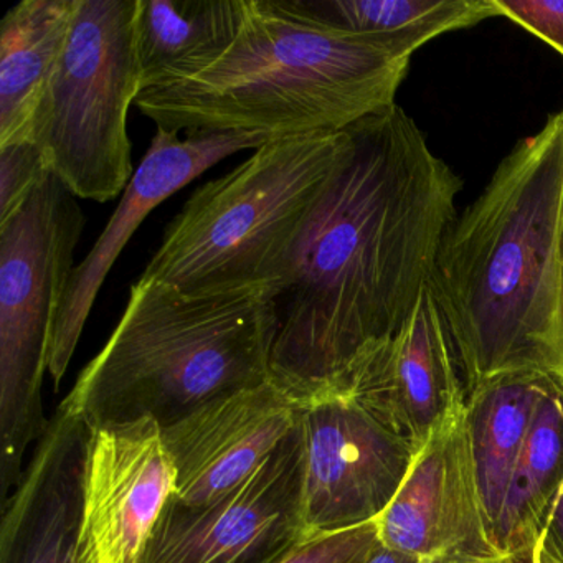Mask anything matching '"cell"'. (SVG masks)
Masks as SVG:
<instances>
[{
	"mask_svg": "<svg viewBox=\"0 0 563 563\" xmlns=\"http://www.w3.org/2000/svg\"><path fill=\"white\" fill-rule=\"evenodd\" d=\"M543 539L550 543V547L563 560V493L560 494L559 500H556L555 507H553Z\"/></svg>",
	"mask_w": 563,
	"mask_h": 563,
	"instance_id": "cell-25",
	"label": "cell"
},
{
	"mask_svg": "<svg viewBox=\"0 0 563 563\" xmlns=\"http://www.w3.org/2000/svg\"><path fill=\"white\" fill-rule=\"evenodd\" d=\"M497 12L563 57V0H494Z\"/></svg>",
	"mask_w": 563,
	"mask_h": 563,
	"instance_id": "cell-23",
	"label": "cell"
},
{
	"mask_svg": "<svg viewBox=\"0 0 563 563\" xmlns=\"http://www.w3.org/2000/svg\"><path fill=\"white\" fill-rule=\"evenodd\" d=\"M301 427L308 536L375 522L397 496L417 448L349 395L302 405Z\"/></svg>",
	"mask_w": 563,
	"mask_h": 563,
	"instance_id": "cell-9",
	"label": "cell"
},
{
	"mask_svg": "<svg viewBox=\"0 0 563 563\" xmlns=\"http://www.w3.org/2000/svg\"><path fill=\"white\" fill-rule=\"evenodd\" d=\"M530 555V553H529ZM529 555L522 556H500V559L494 560H463V559H450L444 563H527Z\"/></svg>",
	"mask_w": 563,
	"mask_h": 563,
	"instance_id": "cell-27",
	"label": "cell"
},
{
	"mask_svg": "<svg viewBox=\"0 0 563 563\" xmlns=\"http://www.w3.org/2000/svg\"><path fill=\"white\" fill-rule=\"evenodd\" d=\"M562 493L563 410L550 377L510 481L500 520V555L522 556L533 552Z\"/></svg>",
	"mask_w": 563,
	"mask_h": 563,
	"instance_id": "cell-20",
	"label": "cell"
},
{
	"mask_svg": "<svg viewBox=\"0 0 563 563\" xmlns=\"http://www.w3.org/2000/svg\"><path fill=\"white\" fill-rule=\"evenodd\" d=\"M85 229L77 197L51 174L0 223V496L18 487L24 456L47 427L42 385L74 256Z\"/></svg>",
	"mask_w": 563,
	"mask_h": 563,
	"instance_id": "cell-7",
	"label": "cell"
},
{
	"mask_svg": "<svg viewBox=\"0 0 563 563\" xmlns=\"http://www.w3.org/2000/svg\"><path fill=\"white\" fill-rule=\"evenodd\" d=\"M349 146L347 130L269 141L194 190L140 278L189 296L273 291Z\"/></svg>",
	"mask_w": 563,
	"mask_h": 563,
	"instance_id": "cell-5",
	"label": "cell"
},
{
	"mask_svg": "<svg viewBox=\"0 0 563 563\" xmlns=\"http://www.w3.org/2000/svg\"><path fill=\"white\" fill-rule=\"evenodd\" d=\"M245 0H140L137 55L143 91L184 77L235 38Z\"/></svg>",
	"mask_w": 563,
	"mask_h": 563,
	"instance_id": "cell-18",
	"label": "cell"
},
{
	"mask_svg": "<svg viewBox=\"0 0 563 563\" xmlns=\"http://www.w3.org/2000/svg\"><path fill=\"white\" fill-rule=\"evenodd\" d=\"M314 21L372 38L401 57L448 32L499 18L494 0H295Z\"/></svg>",
	"mask_w": 563,
	"mask_h": 563,
	"instance_id": "cell-19",
	"label": "cell"
},
{
	"mask_svg": "<svg viewBox=\"0 0 563 563\" xmlns=\"http://www.w3.org/2000/svg\"><path fill=\"white\" fill-rule=\"evenodd\" d=\"M430 286L466 395L509 372L563 374V110L456 216Z\"/></svg>",
	"mask_w": 563,
	"mask_h": 563,
	"instance_id": "cell-2",
	"label": "cell"
},
{
	"mask_svg": "<svg viewBox=\"0 0 563 563\" xmlns=\"http://www.w3.org/2000/svg\"><path fill=\"white\" fill-rule=\"evenodd\" d=\"M301 413L275 453L240 486L199 507L170 499L141 563H279L308 539L302 517Z\"/></svg>",
	"mask_w": 563,
	"mask_h": 563,
	"instance_id": "cell-8",
	"label": "cell"
},
{
	"mask_svg": "<svg viewBox=\"0 0 563 563\" xmlns=\"http://www.w3.org/2000/svg\"><path fill=\"white\" fill-rule=\"evenodd\" d=\"M553 385H555L556 395H559L560 405L563 410V374H550Z\"/></svg>",
	"mask_w": 563,
	"mask_h": 563,
	"instance_id": "cell-28",
	"label": "cell"
},
{
	"mask_svg": "<svg viewBox=\"0 0 563 563\" xmlns=\"http://www.w3.org/2000/svg\"><path fill=\"white\" fill-rule=\"evenodd\" d=\"M549 382L547 372H509L483 382L466 395L464 417L474 476L497 549L510 481Z\"/></svg>",
	"mask_w": 563,
	"mask_h": 563,
	"instance_id": "cell-16",
	"label": "cell"
},
{
	"mask_svg": "<svg viewBox=\"0 0 563 563\" xmlns=\"http://www.w3.org/2000/svg\"><path fill=\"white\" fill-rule=\"evenodd\" d=\"M137 9L140 0H77L35 108L32 141L77 199L110 202L134 174L128 113L143 91Z\"/></svg>",
	"mask_w": 563,
	"mask_h": 563,
	"instance_id": "cell-6",
	"label": "cell"
},
{
	"mask_svg": "<svg viewBox=\"0 0 563 563\" xmlns=\"http://www.w3.org/2000/svg\"><path fill=\"white\" fill-rule=\"evenodd\" d=\"M80 563H141L176 493V467L154 420L90 427Z\"/></svg>",
	"mask_w": 563,
	"mask_h": 563,
	"instance_id": "cell-10",
	"label": "cell"
},
{
	"mask_svg": "<svg viewBox=\"0 0 563 563\" xmlns=\"http://www.w3.org/2000/svg\"><path fill=\"white\" fill-rule=\"evenodd\" d=\"M527 563H563V560L560 559L559 553L542 537L539 545L533 549V552L527 559Z\"/></svg>",
	"mask_w": 563,
	"mask_h": 563,
	"instance_id": "cell-26",
	"label": "cell"
},
{
	"mask_svg": "<svg viewBox=\"0 0 563 563\" xmlns=\"http://www.w3.org/2000/svg\"><path fill=\"white\" fill-rule=\"evenodd\" d=\"M75 5L77 0H22L0 22V147L32 141L35 108Z\"/></svg>",
	"mask_w": 563,
	"mask_h": 563,
	"instance_id": "cell-17",
	"label": "cell"
},
{
	"mask_svg": "<svg viewBox=\"0 0 563 563\" xmlns=\"http://www.w3.org/2000/svg\"><path fill=\"white\" fill-rule=\"evenodd\" d=\"M272 289L189 296L137 279L120 322L68 400L90 427H170L206 405L272 380Z\"/></svg>",
	"mask_w": 563,
	"mask_h": 563,
	"instance_id": "cell-4",
	"label": "cell"
},
{
	"mask_svg": "<svg viewBox=\"0 0 563 563\" xmlns=\"http://www.w3.org/2000/svg\"><path fill=\"white\" fill-rule=\"evenodd\" d=\"M347 133L272 291V380L301 407L341 394L358 358L410 318L463 187L398 104Z\"/></svg>",
	"mask_w": 563,
	"mask_h": 563,
	"instance_id": "cell-1",
	"label": "cell"
},
{
	"mask_svg": "<svg viewBox=\"0 0 563 563\" xmlns=\"http://www.w3.org/2000/svg\"><path fill=\"white\" fill-rule=\"evenodd\" d=\"M410 58L314 21L295 0H245L235 38L202 67L141 91L157 130L339 133L394 107Z\"/></svg>",
	"mask_w": 563,
	"mask_h": 563,
	"instance_id": "cell-3",
	"label": "cell"
},
{
	"mask_svg": "<svg viewBox=\"0 0 563 563\" xmlns=\"http://www.w3.org/2000/svg\"><path fill=\"white\" fill-rule=\"evenodd\" d=\"M90 424L68 398L35 443L2 506L0 563H80L81 506Z\"/></svg>",
	"mask_w": 563,
	"mask_h": 563,
	"instance_id": "cell-15",
	"label": "cell"
},
{
	"mask_svg": "<svg viewBox=\"0 0 563 563\" xmlns=\"http://www.w3.org/2000/svg\"><path fill=\"white\" fill-rule=\"evenodd\" d=\"M375 522L384 545L420 559L503 556L481 506L464 410L418 451L397 496Z\"/></svg>",
	"mask_w": 563,
	"mask_h": 563,
	"instance_id": "cell-13",
	"label": "cell"
},
{
	"mask_svg": "<svg viewBox=\"0 0 563 563\" xmlns=\"http://www.w3.org/2000/svg\"><path fill=\"white\" fill-rule=\"evenodd\" d=\"M339 395L354 398L418 451L464 410L463 378L430 285L401 328L358 358Z\"/></svg>",
	"mask_w": 563,
	"mask_h": 563,
	"instance_id": "cell-12",
	"label": "cell"
},
{
	"mask_svg": "<svg viewBox=\"0 0 563 563\" xmlns=\"http://www.w3.org/2000/svg\"><path fill=\"white\" fill-rule=\"evenodd\" d=\"M380 542L377 522L302 540L279 563H364Z\"/></svg>",
	"mask_w": 563,
	"mask_h": 563,
	"instance_id": "cell-22",
	"label": "cell"
},
{
	"mask_svg": "<svg viewBox=\"0 0 563 563\" xmlns=\"http://www.w3.org/2000/svg\"><path fill=\"white\" fill-rule=\"evenodd\" d=\"M299 413L301 405L268 380L163 428L176 467L173 499L199 507L235 489L275 453Z\"/></svg>",
	"mask_w": 563,
	"mask_h": 563,
	"instance_id": "cell-14",
	"label": "cell"
},
{
	"mask_svg": "<svg viewBox=\"0 0 563 563\" xmlns=\"http://www.w3.org/2000/svg\"><path fill=\"white\" fill-rule=\"evenodd\" d=\"M272 140L262 133L209 131H196L180 140L179 134L157 130L107 229L71 273L48 354V374L55 387L60 385L77 351L104 279L147 216L220 161L242 151L260 150Z\"/></svg>",
	"mask_w": 563,
	"mask_h": 563,
	"instance_id": "cell-11",
	"label": "cell"
},
{
	"mask_svg": "<svg viewBox=\"0 0 563 563\" xmlns=\"http://www.w3.org/2000/svg\"><path fill=\"white\" fill-rule=\"evenodd\" d=\"M454 556H441V559H420V556L408 555V553L398 552V550L388 549L384 543L378 542L372 550L368 559L364 563H444Z\"/></svg>",
	"mask_w": 563,
	"mask_h": 563,
	"instance_id": "cell-24",
	"label": "cell"
},
{
	"mask_svg": "<svg viewBox=\"0 0 563 563\" xmlns=\"http://www.w3.org/2000/svg\"><path fill=\"white\" fill-rule=\"evenodd\" d=\"M51 176L34 141L0 147V223L8 222Z\"/></svg>",
	"mask_w": 563,
	"mask_h": 563,
	"instance_id": "cell-21",
	"label": "cell"
}]
</instances>
